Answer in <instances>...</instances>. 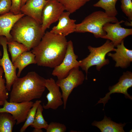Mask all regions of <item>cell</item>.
<instances>
[{
	"instance_id": "obj_1",
	"label": "cell",
	"mask_w": 132,
	"mask_h": 132,
	"mask_svg": "<svg viewBox=\"0 0 132 132\" xmlns=\"http://www.w3.org/2000/svg\"><path fill=\"white\" fill-rule=\"evenodd\" d=\"M67 43L66 37L50 31L45 32L31 51L35 55L36 64L54 68L60 64L66 53Z\"/></svg>"
},
{
	"instance_id": "obj_26",
	"label": "cell",
	"mask_w": 132,
	"mask_h": 132,
	"mask_svg": "<svg viewBox=\"0 0 132 132\" xmlns=\"http://www.w3.org/2000/svg\"><path fill=\"white\" fill-rule=\"evenodd\" d=\"M3 73V68L0 66V101L4 102L8 98V93L5 85L6 82L2 77Z\"/></svg>"
},
{
	"instance_id": "obj_8",
	"label": "cell",
	"mask_w": 132,
	"mask_h": 132,
	"mask_svg": "<svg viewBox=\"0 0 132 132\" xmlns=\"http://www.w3.org/2000/svg\"><path fill=\"white\" fill-rule=\"evenodd\" d=\"M65 10L64 6L57 0H46L42 14L43 31L45 33L52 23L58 21Z\"/></svg>"
},
{
	"instance_id": "obj_18",
	"label": "cell",
	"mask_w": 132,
	"mask_h": 132,
	"mask_svg": "<svg viewBox=\"0 0 132 132\" xmlns=\"http://www.w3.org/2000/svg\"><path fill=\"white\" fill-rule=\"evenodd\" d=\"M126 124L116 123L112 121L110 117L105 115L102 120L94 121L91 125L97 127L101 132H124L123 128Z\"/></svg>"
},
{
	"instance_id": "obj_23",
	"label": "cell",
	"mask_w": 132,
	"mask_h": 132,
	"mask_svg": "<svg viewBox=\"0 0 132 132\" xmlns=\"http://www.w3.org/2000/svg\"><path fill=\"white\" fill-rule=\"evenodd\" d=\"M7 45L13 63L19 56L23 52L28 51L27 48L25 45L15 41H7Z\"/></svg>"
},
{
	"instance_id": "obj_20",
	"label": "cell",
	"mask_w": 132,
	"mask_h": 132,
	"mask_svg": "<svg viewBox=\"0 0 132 132\" xmlns=\"http://www.w3.org/2000/svg\"><path fill=\"white\" fill-rule=\"evenodd\" d=\"M16 123V120L10 113L0 112V132H12Z\"/></svg>"
},
{
	"instance_id": "obj_13",
	"label": "cell",
	"mask_w": 132,
	"mask_h": 132,
	"mask_svg": "<svg viewBox=\"0 0 132 132\" xmlns=\"http://www.w3.org/2000/svg\"><path fill=\"white\" fill-rule=\"evenodd\" d=\"M45 87L49 91L46 98L47 102L43 105V108L45 109H51L56 110L63 104L62 93L60 90L59 87L53 78L46 79Z\"/></svg>"
},
{
	"instance_id": "obj_6",
	"label": "cell",
	"mask_w": 132,
	"mask_h": 132,
	"mask_svg": "<svg viewBox=\"0 0 132 132\" xmlns=\"http://www.w3.org/2000/svg\"><path fill=\"white\" fill-rule=\"evenodd\" d=\"M85 79L84 74L78 67L72 69L66 77L58 79L56 82L62 91L64 110L66 108L68 98L73 89L82 84Z\"/></svg>"
},
{
	"instance_id": "obj_21",
	"label": "cell",
	"mask_w": 132,
	"mask_h": 132,
	"mask_svg": "<svg viewBox=\"0 0 132 132\" xmlns=\"http://www.w3.org/2000/svg\"><path fill=\"white\" fill-rule=\"evenodd\" d=\"M43 106L40 103L37 107L33 123L30 126L34 129L33 132H43L42 129L46 130L48 127V124L43 115Z\"/></svg>"
},
{
	"instance_id": "obj_29",
	"label": "cell",
	"mask_w": 132,
	"mask_h": 132,
	"mask_svg": "<svg viewBox=\"0 0 132 132\" xmlns=\"http://www.w3.org/2000/svg\"><path fill=\"white\" fill-rule=\"evenodd\" d=\"M11 5V0H0V15L10 12Z\"/></svg>"
},
{
	"instance_id": "obj_25",
	"label": "cell",
	"mask_w": 132,
	"mask_h": 132,
	"mask_svg": "<svg viewBox=\"0 0 132 132\" xmlns=\"http://www.w3.org/2000/svg\"><path fill=\"white\" fill-rule=\"evenodd\" d=\"M42 101L37 100L33 103V106L29 111L24 123L20 130V132H24L27 127L31 126L33 123L36 114L37 107Z\"/></svg>"
},
{
	"instance_id": "obj_30",
	"label": "cell",
	"mask_w": 132,
	"mask_h": 132,
	"mask_svg": "<svg viewBox=\"0 0 132 132\" xmlns=\"http://www.w3.org/2000/svg\"><path fill=\"white\" fill-rule=\"evenodd\" d=\"M11 5L10 12L14 15L22 13L21 11L22 0H11Z\"/></svg>"
},
{
	"instance_id": "obj_3",
	"label": "cell",
	"mask_w": 132,
	"mask_h": 132,
	"mask_svg": "<svg viewBox=\"0 0 132 132\" xmlns=\"http://www.w3.org/2000/svg\"><path fill=\"white\" fill-rule=\"evenodd\" d=\"M45 33L41 24L32 18L25 15L15 23L10 34L12 40L23 44L29 51L38 44Z\"/></svg>"
},
{
	"instance_id": "obj_32",
	"label": "cell",
	"mask_w": 132,
	"mask_h": 132,
	"mask_svg": "<svg viewBox=\"0 0 132 132\" xmlns=\"http://www.w3.org/2000/svg\"><path fill=\"white\" fill-rule=\"evenodd\" d=\"M4 103V102H3L0 101V106L3 105Z\"/></svg>"
},
{
	"instance_id": "obj_31",
	"label": "cell",
	"mask_w": 132,
	"mask_h": 132,
	"mask_svg": "<svg viewBox=\"0 0 132 132\" xmlns=\"http://www.w3.org/2000/svg\"><path fill=\"white\" fill-rule=\"evenodd\" d=\"M27 0H22L21 7L25 3Z\"/></svg>"
},
{
	"instance_id": "obj_24",
	"label": "cell",
	"mask_w": 132,
	"mask_h": 132,
	"mask_svg": "<svg viewBox=\"0 0 132 132\" xmlns=\"http://www.w3.org/2000/svg\"><path fill=\"white\" fill-rule=\"evenodd\" d=\"M71 14L76 12L91 0H57Z\"/></svg>"
},
{
	"instance_id": "obj_10",
	"label": "cell",
	"mask_w": 132,
	"mask_h": 132,
	"mask_svg": "<svg viewBox=\"0 0 132 132\" xmlns=\"http://www.w3.org/2000/svg\"><path fill=\"white\" fill-rule=\"evenodd\" d=\"M31 101L21 102H8L7 100L4 102L3 107L0 108V112H6L10 113L19 124L25 121L28 113L33 106Z\"/></svg>"
},
{
	"instance_id": "obj_7",
	"label": "cell",
	"mask_w": 132,
	"mask_h": 132,
	"mask_svg": "<svg viewBox=\"0 0 132 132\" xmlns=\"http://www.w3.org/2000/svg\"><path fill=\"white\" fill-rule=\"evenodd\" d=\"M77 58L74 52L73 42L69 40L68 41L66 52L62 61L54 68L52 75L56 76L58 80L65 77L72 69L80 66V63L77 60Z\"/></svg>"
},
{
	"instance_id": "obj_4",
	"label": "cell",
	"mask_w": 132,
	"mask_h": 132,
	"mask_svg": "<svg viewBox=\"0 0 132 132\" xmlns=\"http://www.w3.org/2000/svg\"><path fill=\"white\" fill-rule=\"evenodd\" d=\"M118 22L116 17L109 16L102 11H96L86 17L80 23L76 24L75 32L90 33L96 38H102L106 34L103 28L104 25Z\"/></svg>"
},
{
	"instance_id": "obj_5",
	"label": "cell",
	"mask_w": 132,
	"mask_h": 132,
	"mask_svg": "<svg viewBox=\"0 0 132 132\" xmlns=\"http://www.w3.org/2000/svg\"><path fill=\"white\" fill-rule=\"evenodd\" d=\"M115 47L113 43L108 39L100 46H88L90 54L85 58L79 61L80 63V67L86 74V79H87L88 69L91 67L95 66L97 70L100 71L103 67L109 63L110 61L106 58V56L110 52L114 51Z\"/></svg>"
},
{
	"instance_id": "obj_22",
	"label": "cell",
	"mask_w": 132,
	"mask_h": 132,
	"mask_svg": "<svg viewBox=\"0 0 132 132\" xmlns=\"http://www.w3.org/2000/svg\"><path fill=\"white\" fill-rule=\"evenodd\" d=\"M118 0H99L93 6L94 7L102 8L109 16L116 17L118 13L116 4Z\"/></svg>"
},
{
	"instance_id": "obj_9",
	"label": "cell",
	"mask_w": 132,
	"mask_h": 132,
	"mask_svg": "<svg viewBox=\"0 0 132 132\" xmlns=\"http://www.w3.org/2000/svg\"><path fill=\"white\" fill-rule=\"evenodd\" d=\"M7 40L4 36H0V44L2 46L3 56L0 59V66L3 69L6 80V86L7 91H10L12 84L18 77L16 69L10 60L7 50Z\"/></svg>"
},
{
	"instance_id": "obj_27",
	"label": "cell",
	"mask_w": 132,
	"mask_h": 132,
	"mask_svg": "<svg viewBox=\"0 0 132 132\" xmlns=\"http://www.w3.org/2000/svg\"><path fill=\"white\" fill-rule=\"evenodd\" d=\"M121 8L123 13L128 17L129 21L132 20V0H121Z\"/></svg>"
},
{
	"instance_id": "obj_17",
	"label": "cell",
	"mask_w": 132,
	"mask_h": 132,
	"mask_svg": "<svg viewBox=\"0 0 132 132\" xmlns=\"http://www.w3.org/2000/svg\"><path fill=\"white\" fill-rule=\"evenodd\" d=\"M25 15L22 13L14 15L10 12L0 15V36L5 37L8 42L12 41L10 32L12 27L17 21Z\"/></svg>"
},
{
	"instance_id": "obj_15",
	"label": "cell",
	"mask_w": 132,
	"mask_h": 132,
	"mask_svg": "<svg viewBox=\"0 0 132 132\" xmlns=\"http://www.w3.org/2000/svg\"><path fill=\"white\" fill-rule=\"evenodd\" d=\"M70 14L67 11L64 12L60 17L57 24L54 26L50 32L65 37L75 32L76 20L69 18Z\"/></svg>"
},
{
	"instance_id": "obj_33",
	"label": "cell",
	"mask_w": 132,
	"mask_h": 132,
	"mask_svg": "<svg viewBox=\"0 0 132 132\" xmlns=\"http://www.w3.org/2000/svg\"><path fill=\"white\" fill-rule=\"evenodd\" d=\"M2 55V54L1 51L0 50V56H1Z\"/></svg>"
},
{
	"instance_id": "obj_11",
	"label": "cell",
	"mask_w": 132,
	"mask_h": 132,
	"mask_svg": "<svg viewBox=\"0 0 132 132\" xmlns=\"http://www.w3.org/2000/svg\"><path fill=\"white\" fill-rule=\"evenodd\" d=\"M132 86V73L129 71L123 72L118 82L114 85L109 87V92L106 94L104 98H100L96 104L103 103L104 109L106 103L111 98L110 95L115 93L123 94L126 98L132 100V96L128 93V89Z\"/></svg>"
},
{
	"instance_id": "obj_14",
	"label": "cell",
	"mask_w": 132,
	"mask_h": 132,
	"mask_svg": "<svg viewBox=\"0 0 132 132\" xmlns=\"http://www.w3.org/2000/svg\"><path fill=\"white\" fill-rule=\"evenodd\" d=\"M124 40L117 45L115 48V53H109L107 55L111 57L116 63V67H120L122 68H127L132 62V50L126 48L124 46Z\"/></svg>"
},
{
	"instance_id": "obj_19",
	"label": "cell",
	"mask_w": 132,
	"mask_h": 132,
	"mask_svg": "<svg viewBox=\"0 0 132 132\" xmlns=\"http://www.w3.org/2000/svg\"><path fill=\"white\" fill-rule=\"evenodd\" d=\"M13 63L15 68L18 69L17 76L19 77L26 67L31 64H36L35 55L31 52H24L18 57Z\"/></svg>"
},
{
	"instance_id": "obj_12",
	"label": "cell",
	"mask_w": 132,
	"mask_h": 132,
	"mask_svg": "<svg viewBox=\"0 0 132 132\" xmlns=\"http://www.w3.org/2000/svg\"><path fill=\"white\" fill-rule=\"evenodd\" d=\"M124 22L121 20L116 23H106L103 28L106 34L102 38L110 40L115 47L120 44L126 37L132 34V29L121 27L120 24Z\"/></svg>"
},
{
	"instance_id": "obj_2",
	"label": "cell",
	"mask_w": 132,
	"mask_h": 132,
	"mask_svg": "<svg viewBox=\"0 0 132 132\" xmlns=\"http://www.w3.org/2000/svg\"><path fill=\"white\" fill-rule=\"evenodd\" d=\"M45 80L34 71L18 77L12 85L9 101L21 102L40 98L46 88Z\"/></svg>"
},
{
	"instance_id": "obj_28",
	"label": "cell",
	"mask_w": 132,
	"mask_h": 132,
	"mask_svg": "<svg viewBox=\"0 0 132 132\" xmlns=\"http://www.w3.org/2000/svg\"><path fill=\"white\" fill-rule=\"evenodd\" d=\"M66 125L59 122H51L46 130V132H65L66 131Z\"/></svg>"
},
{
	"instance_id": "obj_16",
	"label": "cell",
	"mask_w": 132,
	"mask_h": 132,
	"mask_svg": "<svg viewBox=\"0 0 132 132\" xmlns=\"http://www.w3.org/2000/svg\"><path fill=\"white\" fill-rule=\"evenodd\" d=\"M46 0H27L21 8V12L42 24V14Z\"/></svg>"
}]
</instances>
